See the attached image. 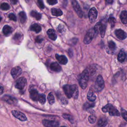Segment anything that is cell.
Here are the masks:
<instances>
[{
	"mask_svg": "<svg viewBox=\"0 0 127 127\" xmlns=\"http://www.w3.org/2000/svg\"><path fill=\"white\" fill-rule=\"evenodd\" d=\"M64 91L68 98L71 97L76 99L78 95V89L76 84L65 85L63 86Z\"/></svg>",
	"mask_w": 127,
	"mask_h": 127,
	"instance_id": "1",
	"label": "cell"
},
{
	"mask_svg": "<svg viewBox=\"0 0 127 127\" xmlns=\"http://www.w3.org/2000/svg\"><path fill=\"white\" fill-rule=\"evenodd\" d=\"M89 78V72L87 69H85L79 76L78 82L79 85L82 89H85L87 85Z\"/></svg>",
	"mask_w": 127,
	"mask_h": 127,
	"instance_id": "2",
	"label": "cell"
},
{
	"mask_svg": "<svg viewBox=\"0 0 127 127\" xmlns=\"http://www.w3.org/2000/svg\"><path fill=\"white\" fill-rule=\"evenodd\" d=\"M102 110L104 113L109 112L110 115L111 116H120V113L118 110L111 104H108L104 106L102 108Z\"/></svg>",
	"mask_w": 127,
	"mask_h": 127,
	"instance_id": "3",
	"label": "cell"
},
{
	"mask_svg": "<svg viewBox=\"0 0 127 127\" xmlns=\"http://www.w3.org/2000/svg\"><path fill=\"white\" fill-rule=\"evenodd\" d=\"M106 23L102 22H97L94 28V31L96 34H100L101 37L103 38L105 33Z\"/></svg>",
	"mask_w": 127,
	"mask_h": 127,
	"instance_id": "4",
	"label": "cell"
},
{
	"mask_svg": "<svg viewBox=\"0 0 127 127\" xmlns=\"http://www.w3.org/2000/svg\"><path fill=\"white\" fill-rule=\"evenodd\" d=\"M104 81L102 76L100 75H98L97 77L94 85V88L96 91L99 92L101 91L104 88Z\"/></svg>",
	"mask_w": 127,
	"mask_h": 127,
	"instance_id": "5",
	"label": "cell"
},
{
	"mask_svg": "<svg viewBox=\"0 0 127 127\" xmlns=\"http://www.w3.org/2000/svg\"><path fill=\"white\" fill-rule=\"evenodd\" d=\"M71 3L73 6V9L75 11L80 18H82L83 16V12L82 11L76 0H71Z\"/></svg>",
	"mask_w": 127,
	"mask_h": 127,
	"instance_id": "6",
	"label": "cell"
},
{
	"mask_svg": "<svg viewBox=\"0 0 127 127\" xmlns=\"http://www.w3.org/2000/svg\"><path fill=\"white\" fill-rule=\"evenodd\" d=\"M97 17V11L95 7H92L89 11L88 17L90 22L92 23H94Z\"/></svg>",
	"mask_w": 127,
	"mask_h": 127,
	"instance_id": "7",
	"label": "cell"
},
{
	"mask_svg": "<svg viewBox=\"0 0 127 127\" xmlns=\"http://www.w3.org/2000/svg\"><path fill=\"white\" fill-rule=\"evenodd\" d=\"M26 84V79L24 77H21L16 80L15 82V87L18 89H23Z\"/></svg>",
	"mask_w": 127,
	"mask_h": 127,
	"instance_id": "8",
	"label": "cell"
},
{
	"mask_svg": "<svg viewBox=\"0 0 127 127\" xmlns=\"http://www.w3.org/2000/svg\"><path fill=\"white\" fill-rule=\"evenodd\" d=\"M11 113L14 117H15L16 118L18 119V120L21 121H25L27 120V118L25 116V115L20 111H16V110H13L12 111Z\"/></svg>",
	"mask_w": 127,
	"mask_h": 127,
	"instance_id": "9",
	"label": "cell"
},
{
	"mask_svg": "<svg viewBox=\"0 0 127 127\" xmlns=\"http://www.w3.org/2000/svg\"><path fill=\"white\" fill-rule=\"evenodd\" d=\"M43 125L47 127H56L59 126V123L54 121L44 120L42 121Z\"/></svg>",
	"mask_w": 127,
	"mask_h": 127,
	"instance_id": "10",
	"label": "cell"
},
{
	"mask_svg": "<svg viewBox=\"0 0 127 127\" xmlns=\"http://www.w3.org/2000/svg\"><path fill=\"white\" fill-rule=\"evenodd\" d=\"M21 68L19 66H16L12 68L10 73L13 78H16L21 74Z\"/></svg>",
	"mask_w": 127,
	"mask_h": 127,
	"instance_id": "11",
	"label": "cell"
},
{
	"mask_svg": "<svg viewBox=\"0 0 127 127\" xmlns=\"http://www.w3.org/2000/svg\"><path fill=\"white\" fill-rule=\"evenodd\" d=\"M115 34L117 37L120 40H124L127 38V33L122 29H116L115 31Z\"/></svg>",
	"mask_w": 127,
	"mask_h": 127,
	"instance_id": "12",
	"label": "cell"
},
{
	"mask_svg": "<svg viewBox=\"0 0 127 127\" xmlns=\"http://www.w3.org/2000/svg\"><path fill=\"white\" fill-rule=\"evenodd\" d=\"M93 32L92 31H89L85 35L84 40H83V42L85 44H89L92 40L93 38Z\"/></svg>",
	"mask_w": 127,
	"mask_h": 127,
	"instance_id": "13",
	"label": "cell"
},
{
	"mask_svg": "<svg viewBox=\"0 0 127 127\" xmlns=\"http://www.w3.org/2000/svg\"><path fill=\"white\" fill-rule=\"evenodd\" d=\"M2 98L4 101L9 104H15L17 103V100L16 98L9 95H4Z\"/></svg>",
	"mask_w": 127,
	"mask_h": 127,
	"instance_id": "14",
	"label": "cell"
},
{
	"mask_svg": "<svg viewBox=\"0 0 127 127\" xmlns=\"http://www.w3.org/2000/svg\"><path fill=\"white\" fill-rule=\"evenodd\" d=\"M55 57L59 63L62 64H65L68 62L66 57L64 55H59L58 54H56Z\"/></svg>",
	"mask_w": 127,
	"mask_h": 127,
	"instance_id": "15",
	"label": "cell"
},
{
	"mask_svg": "<svg viewBox=\"0 0 127 127\" xmlns=\"http://www.w3.org/2000/svg\"><path fill=\"white\" fill-rule=\"evenodd\" d=\"M30 97L33 101H38L39 94L36 89H32L30 91Z\"/></svg>",
	"mask_w": 127,
	"mask_h": 127,
	"instance_id": "16",
	"label": "cell"
},
{
	"mask_svg": "<svg viewBox=\"0 0 127 127\" xmlns=\"http://www.w3.org/2000/svg\"><path fill=\"white\" fill-rule=\"evenodd\" d=\"M50 68L56 72H60L62 68L59 64L57 62H54L51 64H50Z\"/></svg>",
	"mask_w": 127,
	"mask_h": 127,
	"instance_id": "17",
	"label": "cell"
},
{
	"mask_svg": "<svg viewBox=\"0 0 127 127\" xmlns=\"http://www.w3.org/2000/svg\"><path fill=\"white\" fill-rule=\"evenodd\" d=\"M47 34L48 35L49 38L51 39L52 40L55 41L56 40L57 38V34L55 32V31L53 29H49L47 31Z\"/></svg>",
	"mask_w": 127,
	"mask_h": 127,
	"instance_id": "18",
	"label": "cell"
},
{
	"mask_svg": "<svg viewBox=\"0 0 127 127\" xmlns=\"http://www.w3.org/2000/svg\"><path fill=\"white\" fill-rule=\"evenodd\" d=\"M120 19L123 24L127 23V11L123 10L120 14Z\"/></svg>",
	"mask_w": 127,
	"mask_h": 127,
	"instance_id": "19",
	"label": "cell"
},
{
	"mask_svg": "<svg viewBox=\"0 0 127 127\" xmlns=\"http://www.w3.org/2000/svg\"><path fill=\"white\" fill-rule=\"evenodd\" d=\"M126 54L123 50H121L118 55V60L120 63H123L126 59Z\"/></svg>",
	"mask_w": 127,
	"mask_h": 127,
	"instance_id": "20",
	"label": "cell"
},
{
	"mask_svg": "<svg viewBox=\"0 0 127 127\" xmlns=\"http://www.w3.org/2000/svg\"><path fill=\"white\" fill-rule=\"evenodd\" d=\"M12 32V28L11 27L7 25H5L3 26L2 28V32L3 34L6 36L9 35Z\"/></svg>",
	"mask_w": 127,
	"mask_h": 127,
	"instance_id": "21",
	"label": "cell"
},
{
	"mask_svg": "<svg viewBox=\"0 0 127 127\" xmlns=\"http://www.w3.org/2000/svg\"><path fill=\"white\" fill-rule=\"evenodd\" d=\"M30 29L32 31L35 32L36 33H39L41 30V27L37 23L33 24L30 26Z\"/></svg>",
	"mask_w": 127,
	"mask_h": 127,
	"instance_id": "22",
	"label": "cell"
},
{
	"mask_svg": "<svg viewBox=\"0 0 127 127\" xmlns=\"http://www.w3.org/2000/svg\"><path fill=\"white\" fill-rule=\"evenodd\" d=\"M52 14L56 16H60L63 14V11L59 8H53L51 9Z\"/></svg>",
	"mask_w": 127,
	"mask_h": 127,
	"instance_id": "23",
	"label": "cell"
},
{
	"mask_svg": "<svg viewBox=\"0 0 127 127\" xmlns=\"http://www.w3.org/2000/svg\"><path fill=\"white\" fill-rule=\"evenodd\" d=\"M19 17L20 21L22 23H24L26 22L27 17H26V15L24 12H23V11L20 12L19 13Z\"/></svg>",
	"mask_w": 127,
	"mask_h": 127,
	"instance_id": "24",
	"label": "cell"
},
{
	"mask_svg": "<svg viewBox=\"0 0 127 127\" xmlns=\"http://www.w3.org/2000/svg\"><path fill=\"white\" fill-rule=\"evenodd\" d=\"M96 98V97L95 95V94H94L93 92L91 90L89 91V92H88V94H87V99L90 101L93 102L95 100Z\"/></svg>",
	"mask_w": 127,
	"mask_h": 127,
	"instance_id": "25",
	"label": "cell"
},
{
	"mask_svg": "<svg viewBox=\"0 0 127 127\" xmlns=\"http://www.w3.org/2000/svg\"><path fill=\"white\" fill-rule=\"evenodd\" d=\"M30 15L31 16H32V17H33L34 18H35L36 20H40L41 18L42 15L40 13L37 12L36 11L34 10H32L31 12H30Z\"/></svg>",
	"mask_w": 127,
	"mask_h": 127,
	"instance_id": "26",
	"label": "cell"
},
{
	"mask_svg": "<svg viewBox=\"0 0 127 127\" xmlns=\"http://www.w3.org/2000/svg\"><path fill=\"white\" fill-rule=\"evenodd\" d=\"M107 124V121L105 118H100L98 122V125L99 127H105Z\"/></svg>",
	"mask_w": 127,
	"mask_h": 127,
	"instance_id": "27",
	"label": "cell"
},
{
	"mask_svg": "<svg viewBox=\"0 0 127 127\" xmlns=\"http://www.w3.org/2000/svg\"><path fill=\"white\" fill-rule=\"evenodd\" d=\"M22 35L20 33H16L13 38V40L14 41H15V42H20V40H22Z\"/></svg>",
	"mask_w": 127,
	"mask_h": 127,
	"instance_id": "28",
	"label": "cell"
},
{
	"mask_svg": "<svg viewBox=\"0 0 127 127\" xmlns=\"http://www.w3.org/2000/svg\"><path fill=\"white\" fill-rule=\"evenodd\" d=\"M108 48L110 51H112V52L114 51L116 48V46L115 42L112 41H110L108 42Z\"/></svg>",
	"mask_w": 127,
	"mask_h": 127,
	"instance_id": "29",
	"label": "cell"
},
{
	"mask_svg": "<svg viewBox=\"0 0 127 127\" xmlns=\"http://www.w3.org/2000/svg\"><path fill=\"white\" fill-rule=\"evenodd\" d=\"M63 117L66 120H68L71 124H73L74 123V119L72 116L70 115L66 114H64L63 115Z\"/></svg>",
	"mask_w": 127,
	"mask_h": 127,
	"instance_id": "30",
	"label": "cell"
},
{
	"mask_svg": "<svg viewBox=\"0 0 127 127\" xmlns=\"http://www.w3.org/2000/svg\"><path fill=\"white\" fill-rule=\"evenodd\" d=\"M48 100L49 103L51 104L52 105L55 103V98L54 97L53 94H52V92L50 93L48 95Z\"/></svg>",
	"mask_w": 127,
	"mask_h": 127,
	"instance_id": "31",
	"label": "cell"
},
{
	"mask_svg": "<svg viewBox=\"0 0 127 127\" xmlns=\"http://www.w3.org/2000/svg\"><path fill=\"white\" fill-rule=\"evenodd\" d=\"M0 8L1 9L3 10H8L9 9L10 6H9V5L8 3L4 2V3H2L0 4Z\"/></svg>",
	"mask_w": 127,
	"mask_h": 127,
	"instance_id": "32",
	"label": "cell"
},
{
	"mask_svg": "<svg viewBox=\"0 0 127 127\" xmlns=\"http://www.w3.org/2000/svg\"><path fill=\"white\" fill-rule=\"evenodd\" d=\"M39 101L42 104H44L46 102V97L45 94H41L39 95Z\"/></svg>",
	"mask_w": 127,
	"mask_h": 127,
	"instance_id": "33",
	"label": "cell"
},
{
	"mask_svg": "<svg viewBox=\"0 0 127 127\" xmlns=\"http://www.w3.org/2000/svg\"><path fill=\"white\" fill-rule=\"evenodd\" d=\"M108 22L111 25V27L112 28H113L115 26V23H116V19L114 17H111L108 19Z\"/></svg>",
	"mask_w": 127,
	"mask_h": 127,
	"instance_id": "34",
	"label": "cell"
},
{
	"mask_svg": "<svg viewBox=\"0 0 127 127\" xmlns=\"http://www.w3.org/2000/svg\"><path fill=\"white\" fill-rule=\"evenodd\" d=\"M121 115L122 117L127 122V111L124 109H121Z\"/></svg>",
	"mask_w": 127,
	"mask_h": 127,
	"instance_id": "35",
	"label": "cell"
},
{
	"mask_svg": "<svg viewBox=\"0 0 127 127\" xmlns=\"http://www.w3.org/2000/svg\"><path fill=\"white\" fill-rule=\"evenodd\" d=\"M96 117L94 115H90L88 117V121L91 124H93L96 121Z\"/></svg>",
	"mask_w": 127,
	"mask_h": 127,
	"instance_id": "36",
	"label": "cell"
},
{
	"mask_svg": "<svg viewBox=\"0 0 127 127\" xmlns=\"http://www.w3.org/2000/svg\"><path fill=\"white\" fill-rule=\"evenodd\" d=\"M94 106V104L93 103H88V102H86L84 104V108L85 109H87L89 108L93 107Z\"/></svg>",
	"mask_w": 127,
	"mask_h": 127,
	"instance_id": "37",
	"label": "cell"
},
{
	"mask_svg": "<svg viewBox=\"0 0 127 127\" xmlns=\"http://www.w3.org/2000/svg\"><path fill=\"white\" fill-rule=\"evenodd\" d=\"M8 18H9L10 20H11L14 21H16V20H17L16 17L15 15V14H14L13 13H10L8 15Z\"/></svg>",
	"mask_w": 127,
	"mask_h": 127,
	"instance_id": "38",
	"label": "cell"
},
{
	"mask_svg": "<svg viewBox=\"0 0 127 127\" xmlns=\"http://www.w3.org/2000/svg\"><path fill=\"white\" fill-rule=\"evenodd\" d=\"M37 3H38L39 7L41 9L44 8L45 6H44V4L43 3V2L42 0H37Z\"/></svg>",
	"mask_w": 127,
	"mask_h": 127,
	"instance_id": "39",
	"label": "cell"
},
{
	"mask_svg": "<svg viewBox=\"0 0 127 127\" xmlns=\"http://www.w3.org/2000/svg\"><path fill=\"white\" fill-rule=\"evenodd\" d=\"M57 29L58 30L59 32L60 33H63V32H64V31H65L64 27V26H63L62 25H59L57 28Z\"/></svg>",
	"mask_w": 127,
	"mask_h": 127,
	"instance_id": "40",
	"label": "cell"
},
{
	"mask_svg": "<svg viewBox=\"0 0 127 127\" xmlns=\"http://www.w3.org/2000/svg\"><path fill=\"white\" fill-rule=\"evenodd\" d=\"M47 1L50 5H54L57 3L58 0H47Z\"/></svg>",
	"mask_w": 127,
	"mask_h": 127,
	"instance_id": "41",
	"label": "cell"
},
{
	"mask_svg": "<svg viewBox=\"0 0 127 127\" xmlns=\"http://www.w3.org/2000/svg\"><path fill=\"white\" fill-rule=\"evenodd\" d=\"M43 39L40 36H37L35 39V41L37 43H41L43 41Z\"/></svg>",
	"mask_w": 127,
	"mask_h": 127,
	"instance_id": "42",
	"label": "cell"
},
{
	"mask_svg": "<svg viewBox=\"0 0 127 127\" xmlns=\"http://www.w3.org/2000/svg\"><path fill=\"white\" fill-rule=\"evenodd\" d=\"M61 101H62V103L64 104H67V102H68L67 100L65 98H64V97H63L62 99H61Z\"/></svg>",
	"mask_w": 127,
	"mask_h": 127,
	"instance_id": "43",
	"label": "cell"
},
{
	"mask_svg": "<svg viewBox=\"0 0 127 127\" xmlns=\"http://www.w3.org/2000/svg\"><path fill=\"white\" fill-rule=\"evenodd\" d=\"M11 2L13 4H16L17 2V0H10Z\"/></svg>",
	"mask_w": 127,
	"mask_h": 127,
	"instance_id": "44",
	"label": "cell"
},
{
	"mask_svg": "<svg viewBox=\"0 0 127 127\" xmlns=\"http://www.w3.org/2000/svg\"><path fill=\"white\" fill-rule=\"evenodd\" d=\"M106 2L109 4H112L113 2V0H105Z\"/></svg>",
	"mask_w": 127,
	"mask_h": 127,
	"instance_id": "45",
	"label": "cell"
},
{
	"mask_svg": "<svg viewBox=\"0 0 127 127\" xmlns=\"http://www.w3.org/2000/svg\"><path fill=\"white\" fill-rule=\"evenodd\" d=\"M3 88L2 86H0V95H1L3 93Z\"/></svg>",
	"mask_w": 127,
	"mask_h": 127,
	"instance_id": "46",
	"label": "cell"
},
{
	"mask_svg": "<svg viewBox=\"0 0 127 127\" xmlns=\"http://www.w3.org/2000/svg\"><path fill=\"white\" fill-rule=\"evenodd\" d=\"M126 60H127V55L126 56Z\"/></svg>",
	"mask_w": 127,
	"mask_h": 127,
	"instance_id": "47",
	"label": "cell"
},
{
	"mask_svg": "<svg viewBox=\"0 0 127 127\" xmlns=\"http://www.w3.org/2000/svg\"><path fill=\"white\" fill-rule=\"evenodd\" d=\"M1 17L0 16V22L1 21Z\"/></svg>",
	"mask_w": 127,
	"mask_h": 127,
	"instance_id": "48",
	"label": "cell"
}]
</instances>
